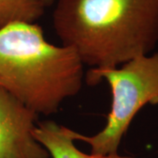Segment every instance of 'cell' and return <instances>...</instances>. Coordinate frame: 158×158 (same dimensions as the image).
<instances>
[{
    "label": "cell",
    "mask_w": 158,
    "mask_h": 158,
    "mask_svg": "<svg viewBox=\"0 0 158 158\" xmlns=\"http://www.w3.org/2000/svg\"><path fill=\"white\" fill-rule=\"evenodd\" d=\"M62 45L91 69L116 68L158 44V0H57Z\"/></svg>",
    "instance_id": "obj_1"
},
{
    "label": "cell",
    "mask_w": 158,
    "mask_h": 158,
    "mask_svg": "<svg viewBox=\"0 0 158 158\" xmlns=\"http://www.w3.org/2000/svg\"><path fill=\"white\" fill-rule=\"evenodd\" d=\"M83 81L76 52L48 42L39 25L17 21L0 27V88L38 115L57 113Z\"/></svg>",
    "instance_id": "obj_2"
},
{
    "label": "cell",
    "mask_w": 158,
    "mask_h": 158,
    "mask_svg": "<svg viewBox=\"0 0 158 158\" xmlns=\"http://www.w3.org/2000/svg\"><path fill=\"white\" fill-rule=\"evenodd\" d=\"M87 84L107 83L112 93L111 109L103 129L85 135L69 128L74 141L87 143L91 154L118 153L123 137L136 114L147 105L158 104V52L136 57L109 69H90Z\"/></svg>",
    "instance_id": "obj_3"
},
{
    "label": "cell",
    "mask_w": 158,
    "mask_h": 158,
    "mask_svg": "<svg viewBox=\"0 0 158 158\" xmlns=\"http://www.w3.org/2000/svg\"><path fill=\"white\" fill-rule=\"evenodd\" d=\"M38 116L0 88V158H49L34 135Z\"/></svg>",
    "instance_id": "obj_4"
},
{
    "label": "cell",
    "mask_w": 158,
    "mask_h": 158,
    "mask_svg": "<svg viewBox=\"0 0 158 158\" xmlns=\"http://www.w3.org/2000/svg\"><path fill=\"white\" fill-rule=\"evenodd\" d=\"M35 139L45 148L51 158H136L118 153L109 155L86 154L78 149L69 133V127L53 120H45L36 125Z\"/></svg>",
    "instance_id": "obj_5"
},
{
    "label": "cell",
    "mask_w": 158,
    "mask_h": 158,
    "mask_svg": "<svg viewBox=\"0 0 158 158\" xmlns=\"http://www.w3.org/2000/svg\"><path fill=\"white\" fill-rule=\"evenodd\" d=\"M45 9L42 0H0V27L17 21L34 23Z\"/></svg>",
    "instance_id": "obj_6"
},
{
    "label": "cell",
    "mask_w": 158,
    "mask_h": 158,
    "mask_svg": "<svg viewBox=\"0 0 158 158\" xmlns=\"http://www.w3.org/2000/svg\"><path fill=\"white\" fill-rule=\"evenodd\" d=\"M56 1V0H42V2L44 3V5H45L46 7L50 6L51 5H53Z\"/></svg>",
    "instance_id": "obj_7"
}]
</instances>
